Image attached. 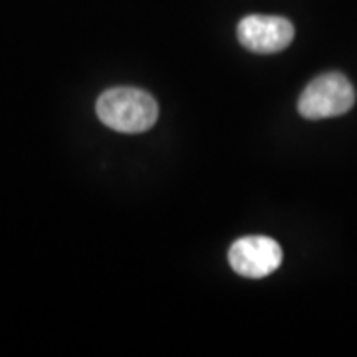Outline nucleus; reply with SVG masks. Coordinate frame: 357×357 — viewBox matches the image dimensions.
Listing matches in <instances>:
<instances>
[{"instance_id": "1", "label": "nucleus", "mask_w": 357, "mask_h": 357, "mask_svg": "<svg viewBox=\"0 0 357 357\" xmlns=\"http://www.w3.org/2000/svg\"><path fill=\"white\" fill-rule=\"evenodd\" d=\"M96 112L103 126L121 133H143L159 117V105L151 93L137 88H112L98 98Z\"/></svg>"}, {"instance_id": "2", "label": "nucleus", "mask_w": 357, "mask_h": 357, "mask_svg": "<svg viewBox=\"0 0 357 357\" xmlns=\"http://www.w3.org/2000/svg\"><path fill=\"white\" fill-rule=\"evenodd\" d=\"M356 103L351 82L337 72L318 76L307 84L298 100V112L306 119H328L344 115Z\"/></svg>"}, {"instance_id": "3", "label": "nucleus", "mask_w": 357, "mask_h": 357, "mask_svg": "<svg viewBox=\"0 0 357 357\" xmlns=\"http://www.w3.org/2000/svg\"><path fill=\"white\" fill-rule=\"evenodd\" d=\"M238 42L256 54H274L288 48L294 40V26L288 18L250 14L238 22Z\"/></svg>"}, {"instance_id": "4", "label": "nucleus", "mask_w": 357, "mask_h": 357, "mask_svg": "<svg viewBox=\"0 0 357 357\" xmlns=\"http://www.w3.org/2000/svg\"><path fill=\"white\" fill-rule=\"evenodd\" d=\"M229 262L244 278H264L282 264V248L268 236H244L230 246Z\"/></svg>"}]
</instances>
